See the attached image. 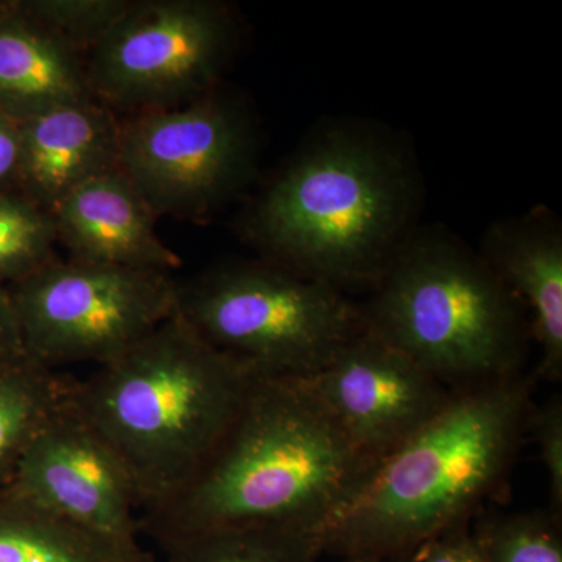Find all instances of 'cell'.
Listing matches in <instances>:
<instances>
[{"instance_id": "obj_5", "label": "cell", "mask_w": 562, "mask_h": 562, "mask_svg": "<svg viewBox=\"0 0 562 562\" xmlns=\"http://www.w3.org/2000/svg\"><path fill=\"white\" fill-rule=\"evenodd\" d=\"M362 327L465 391L522 375L524 306L479 250L443 227H417L371 288Z\"/></svg>"}, {"instance_id": "obj_12", "label": "cell", "mask_w": 562, "mask_h": 562, "mask_svg": "<svg viewBox=\"0 0 562 562\" xmlns=\"http://www.w3.org/2000/svg\"><path fill=\"white\" fill-rule=\"evenodd\" d=\"M50 214L70 260L169 273L180 268L179 255L157 235V214L117 168L83 181Z\"/></svg>"}, {"instance_id": "obj_6", "label": "cell", "mask_w": 562, "mask_h": 562, "mask_svg": "<svg viewBox=\"0 0 562 562\" xmlns=\"http://www.w3.org/2000/svg\"><path fill=\"white\" fill-rule=\"evenodd\" d=\"M177 313L257 376L313 379L364 328L342 291L266 260L228 262L179 283Z\"/></svg>"}, {"instance_id": "obj_23", "label": "cell", "mask_w": 562, "mask_h": 562, "mask_svg": "<svg viewBox=\"0 0 562 562\" xmlns=\"http://www.w3.org/2000/svg\"><path fill=\"white\" fill-rule=\"evenodd\" d=\"M412 562H487V558L476 536L461 525L425 543Z\"/></svg>"}, {"instance_id": "obj_9", "label": "cell", "mask_w": 562, "mask_h": 562, "mask_svg": "<svg viewBox=\"0 0 562 562\" xmlns=\"http://www.w3.org/2000/svg\"><path fill=\"white\" fill-rule=\"evenodd\" d=\"M238 43L231 9L214 0L133 2L90 52L92 98L106 109H172L216 90Z\"/></svg>"}, {"instance_id": "obj_13", "label": "cell", "mask_w": 562, "mask_h": 562, "mask_svg": "<svg viewBox=\"0 0 562 562\" xmlns=\"http://www.w3.org/2000/svg\"><path fill=\"white\" fill-rule=\"evenodd\" d=\"M479 254L495 276L531 312V335L541 350L542 379L562 375V227L549 210L494 222Z\"/></svg>"}, {"instance_id": "obj_3", "label": "cell", "mask_w": 562, "mask_h": 562, "mask_svg": "<svg viewBox=\"0 0 562 562\" xmlns=\"http://www.w3.org/2000/svg\"><path fill=\"white\" fill-rule=\"evenodd\" d=\"M532 386L531 376L517 375L454 392L328 524L324 553L402 561L465 525L512 469L530 428Z\"/></svg>"}, {"instance_id": "obj_4", "label": "cell", "mask_w": 562, "mask_h": 562, "mask_svg": "<svg viewBox=\"0 0 562 562\" xmlns=\"http://www.w3.org/2000/svg\"><path fill=\"white\" fill-rule=\"evenodd\" d=\"M255 379L176 313L88 379L72 380L69 401L124 462L144 514L190 482Z\"/></svg>"}, {"instance_id": "obj_10", "label": "cell", "mask_w": 562, "mask_h": 562, "mask_svg": "<svg viewBox=\"0 0 562 562\" xmlns=\"http://www.w3.org/2000/svg\"><path fill=\"white\" fill-rule=\"evenodd\" d=\"M11 492L103 541L143 547L131 473L74 408L69 392L22 450Z\"/></svg>"}, {"instance_id": "obj_17", "label": "cell", "mask_w": 562, "mask_h": 562, "mask_svg": "<svg viewBox=\"0 0 562 562\" xmlns=\"http://www.w3.org/2000/svg\"><path fill=\"white\" fill-rule=\"evenodd\" d=\"M166 562H317L319 531L281 527L222 528L165 543Z\"/></svg>"}, {"instance_id": "obj_16", "label": "cell", "mask_w": 562, "mask_h": 562, "mask_svg": "<svg viewBox=\"0 0 562 562\" xmlns=\"http://www.w3.org/2000/svg\"><path fill=\"white\" fill-rule=\"evenodd\" d=\"M143 547L124 549L80 530L11 492L0 506V562H151Z\"/></svg>"}, {"instance_id": "obj_22", "label": "cell", "mask_w": 562, "mask_h": 562, "mask_svg": "<svg viewBox=\"0 0 562 562\" xmlns=\"http://www.w3.org/2000/svg\"><path fill=\"white\" fill-rule=\"evenodd\" d=\"M530 427L538 442L541 460L546 465L553 513L562 508V405L560 401L547 403L542 408L532 409Z\"/></svg>"}, {"instance_id": "obj_1", "label": "cell", "mask_w": 562, "mask_h": 562, "mask_svg": "<svg viewBox=\"0 0 562 562\" xmlns=\"http://www.w3.org/2000/svg\"><path fill=\"white\" fill-rule=\"evenodd\" d=\"M379 462L353 446L312 379L257 376L199 471L140 516L160 547L239 527L319 531Z\"/></svg>"}, {"instance_id": "obj_19", "label": "cell", "mask_w": 562, "mask_h": 562, "mask_svg": "<svg viewBox=\"0 0 562 562\" xmlns=\"http://www.w3.org/2000/svg\"><path fill=\"white\" fill-rule=\"evenodd\" d=\"M58 243L49 211L0 191V281L24 280L55 260Z\"/></svg>"}, {"instance_id": "obj_7", "label": "cell", "mask_w": 562, "mask_h": 562, "mask_svg": "<svg viewBox=\"0 0 562 562\" xmlns=\"http://www.w3.org/2000/svg\"><path fill=\"white\" fill-rule=\"evenodd\" d=\"M171 273L55 258L13 295L25 357L58 366L120 357L177 313Z\"/></svg>"}, {"instance_id": "obj_25", "label": "cell", "mask_w": 562, "mask_h": 562, "mask_svg": "<svg viewBox=\"0 0 562 562\" xmlns=\"http://www.w3.org/2000/svg\"><path fill=\"white\" fill-rule=\"evenodd\" d=\"M20 316L13 297L0 291V362L24 357Z\"/></svg>"}, {"instance_id": "obj_20", "label": "cell", "mask_w": 562, "mask_h": 562, "mask_svg": "<svg viewBox=\"0 0 562 562\" xmlns=\"http://www.w3.org/2000/svg\"><path fill=\"white\" fill-rule=\"evenodd\" d=\"M475 536L487 562H562L557 513L494 517Z\"/></svg>"}, {"instance_id": "obj_8", "label": "cell", "mask_w": 562, "mask_h": 562, "mask_svg": "<svg viewBox=\"0 0 562 562\" xmlns=\"http://www.w3.org/2000/svg\"><path fill=\"white\" fill-rule=\"evenodd\" d=\"M117 169L157 216H203L257 171V128L238 99L211 91L172 109L120 121Z\"/></svg>"}, {"instance_id": "obj_2", "label": "cell", "mask_w": 562, "mask_h": 562, "mask_svg": "<svg viewBox=\"0 0 562 562\" xmlns=\"http://www.w3.org/2000/svg\"><path fill=\"white\" fill-rule=\"evenodd\" d=\"M422 177L401 136L368 121L322 125L261 192L243 233L288 271L372 288L419 227Z\"/></svg>"}, {"instance_id": "obj_14", "label": "cell", "mask_w": 562, "mask_h": 562, "mask_svg": "<svg viewBox=\"0 0 562 562\" xmlns=\"http://www.w3.org/2000/svg\"><path fill=\"white\" fill-rule=\"evenodd\" d=\"M20 133L18 179L49 213L83 181L117 168L120 121L94 99L20 122Z\"/></svg>"}, {"instance_id": "obj_24", "label": "cell", "mask_w": 562, "mask_h": 562, "mask_svg": "<svg viewBox=\"0 0 562 562\" xmlns=\"http://www.w3.org/2000/svg\"><path fill=\"white\" fill-rule=\"evenodd\" d=\"M20 160V122L11 120L0 110V191L13 177H18Z\"/></svg>"}, {"instance_id": "obj_11", "label": "cell", "mask_w": 562, "mask_h": 562, "mask_svg": "<svg viewBox=\"0 0 562 562\" xmlns=\"http://www.w3.org/2000/svg\"><path fill=\"white\" fill-rule=\"evenodd\" d=\"M312 380L347 438L375 462L419 431L454 394L366 328Z\"/></svg>"}, {"instance_id": "obj_15", "label": "cell", "mask_w": 562, "mask_h": 562, "mask_svg": "<svg viewBox=\"0 0 562 562\" xmlns=\"http://www.w3.org/2000/svg\"><path fill=\"white\" fill-rule=\"evenodd\" d=\"M92 99L80 52L20 7L0 11V110L7 116L24 122Z\"/></svg>"}, {"instance_id": "obj_18", "label": "cell", "mask_w": 562, "mask_h": 562, "mask_svg": "<svg viewBox=\"0 0 562 562\" xmlns=\"http://www.w3.org/2000/svg\"><path fill=\"white\" fill-rule=\"evenodd\" d=\"M70 383L25 355L0 362V471L16 468L33 432L61 405Z\"/></svg>"}, {"instance_id": "obj_26", "label": "cell", "mask_w": 562, "mask_h": 562, "mask_svg": "<svg viewBox=\"0 0 562 562\" xmlns=\"http://www.w3.org/2000/svg\"><path fill=\"white\" fill-rule=\"evenodd\" d=\"M344 562H405V561H364V560H344Z\"/></svg>"}, {"instance_id": "obj_21", "label": "cell", "mask_w": 562, "mask_h": 562, "mask_svg": "<svg viewBox=\"0 0 562 562\" xmlns=\"http://www.w3.org/2000/svg\"><path fill=\"white\" fill-rule=\"evenodd\" d=\"M132 3L133 0H33L18 7L83 55L101 43Z\"/></svg>"}]
</instances>
